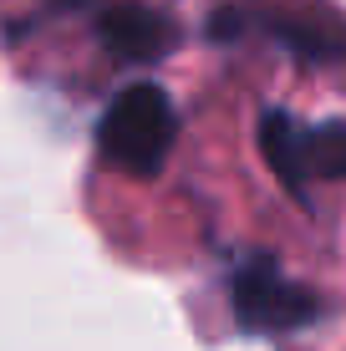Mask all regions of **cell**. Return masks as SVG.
Segmentation results:
<instances>
[{
	"instance_id": "7a4b0ae2",
	"label": "cell",
	"mask_w": 346,
	"mask_h": 351,
	"mask_svg": "<svg viewBox=\"0 0 346 351\" xmlns=\"http://www.w3.org/2000/svg\"><path fill=\"white\" fill-rule=\"evenodd\" d=\"M230 306L240 316L245 331H295V326H311L321 300L311 290H301L295 280H285L270 260H255L234 275L230 285Z\"/></svg>"
},
{
	"instance_id": "3957f363",
	"label": "cell",
	"mask_w": 346,
	"mask_h": 351,
	"mask_svg": "<svg viewBox=\"0 0 346 351\" xmlns=\"http://www.w3.org/2000/svg\"><path fill=\"white\" fill-rule=\"evenodd\" d=\"M102 31V46L123 62H158L163 51L173 46V21L163 10H148V5H117L97 21Z\"/></svg>"
},
{
	"instance_id": "5b68a950",
	"label": "cell",
	"mask_w": 346,
	"mask_h": 351,
	"mask_svg": "<svg viewBox=\"0 0 346 351\" xmlns=\"http://www.w3.org/2000/svg\"><path fill=\"white\" fill-rule=\"evenodd\" d=\"M301 173L311 178H346V123L301 128Z\"/></svg>"
},
{
	"instance_id": "277c9868",
	"label": "cell",
	"mask_w": 346,
	"mask_h": 351,
	"mask_svg": "<svg viewBox=\"0 0 346 351\" xmlns=\"http://www.w3.org/2000/svg\"><path fill=\"white\" fill-rule=\"evenodd\" d=\"M260 153H265L270 173H275L295 199H306L311 184H306V173H301V128L291 123V112L270 107V112L260 117Z\"/></svg>"
},
{
	"instance_id": "6da1fadb",
	"label": "cell",
	"mask_w": 346,
	"mask_h": 351,
	"mask_svg": "<svg viewBox=\"0 0 346 351\" xmlns=\"http://www.w3.org/2000/svg\"><path fill=\"white\" fill-rule=\"evenodd\" d=\"M173 102L158 82H133L112 97V107L102 112L97 123V153L117 173H133V178H153L163 163H169L173 148Z\"/></svg>"
}]
</instances>
